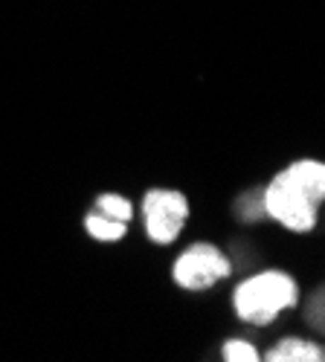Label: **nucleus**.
I'll return each instance as SVG.
<instances>
[{"label": "nucleus", "mask_w": 325, "mask_h": 362, "mask_svg": "<svg viewBox=\"0 0 325 362\" xmlns=\"http://www.w3.org/2000/svg\"><path fill=\"white\" fill-rule=\"evenodd\" d=\"M300 301V284L282 269H261L232 290V310L253 327L273 325Z\"/></svg>", "instance_id": "obj_1"}, {"label": "nucleus", "mask_w": 325, "mask_h": 362, "mask_svg": "<svg viewBox=\"0 0 325 362\" xmlns=\"http://www.w3.org/2000/svg\"><path fill=\"white\" fill-rule=\"evenodd\" d=\"M261 203H264V215L297 235L311 232L319 221V203L285 168L261 189Z\"/></svg>", "instance_id": "obj_2"}, {"label": "nucleus", "mask_w": 325, "mask_h": 362, "mask_svg": "<svg viewBox=\"0 0 325 362\" xmlns=\"http://www.w3.org/2000/svg\"><path fill=\"white\" fill-rule=\"evenodd\" d=\"M145 232L157 247H169L181 238L189 221V200L177 189H152L142 197Z\"/></svg>", "instance_id": "obj_3"}, {"label": "nucleus", "mask_w": 325, "mask_h": 362, "mask_svg": "<svg viewBox=\"0 0 325 362\" xmlns=\"http://www.w3.org/2000/svg\"><path fill=\"white\" fill-rule=\"evenodd\" d=\"M229 276L232 261L215 244H206V240H198L189 250H183L171 269V279L183 290H206Z\"/></svg>", "instance_id": "obj_4"}, {"label": "nucleus", "mask_w": 325, "mask_h": 362, "mask_svg": "<svg viewBox=\"0 0 325 362\" xmlns=\"http://www.w3.org/2000/svg\"><path fill=\"white\" fill-rule=\"evenodd\" d=\"M268 362H325V345L305 339V337H285L268 354H261Z\"/></svg>", "instance_id": "obj_5"}, {"label": "nucleus", "mask_w": 325, "mask_h": 362, "mask_svg": "<svg viewBox=\"0 0 325 362\" xmlns=\"http://www.w3.org/2000/svg\"><path fill=\"white\" fill-rule=\"evenodd\" d=\"M285 171L297 180V183L322 206L325 203V163L322 160H297V163H290L285 165Z\"/></svg>", "instance_id": "obj_6"}, {"label": "nucleus", "mask_w": 325, "mask_h": 362, "mask_svg": "<svg viewBox=\"0 0 325 362\" xmlns=\"http://www.w3.org/2000/svg\"><path fill=\"white\" fill-rule=\"evenodd\" d=\"M84 229H87V235H91V238L102 240V244H113V240H122V238H125L128 223L110 221V218H105V215H99V212H91V215L84 218Z\"/></svg>", "instance_id": "obj_7"}, {"label": "nucleus", "mask_w": 325, "mask_h": 362, "mask_svg": "<svg viewBox=\"0 0 325 362\" xmlns=\"http://www.w3.org/2000/svg\"><path fill=\"white\" fill-rule=\"evenodd\" d=\"M93 212H99V215H105V218H110V221L128 223V221L134 218V203H131L128 197H122V194L108 192V194H99V197H96V209H93Z\"/></svg>", "instance_id": "obj_8"}, {"label": "nucleus", "mask_w": 325, "mask_h": 362, "mask_svg": "<svg viewBox=\"0 0 325 362\" xmlns=\"http://www.w3.org/2000/svg\"><path fill=\"white\" fill-rule=\"evenodd\" d=\"M221 356L227 362H258L261 359L258 348L247 339H227L224 348H221Z\"/></svg>", "instance_id": "obj_9"}, {"label": "nucleus", "mask_w": 325, "mask_h": 362, "mask_svg": "<svg viewBox=\"0 0 325 362\" xmlns=\"http://www.w3.org/2000/svg\"><path fill=\"white\" fill-rule=\"evenodd\" d=\"M305 322L314 334L325 337V287H319L305 305Z\"/></svg>", "instance_id": "obj_10"}, {"label": "nucleus", "mask_w": 325, "mask_h": 362, "mask_svg": "<svg viewBox=\"0 0 325 362\" xmlns=\"http://www.w3.org/2000/svg\"><path fill=\"white\" fill-rule=\"evenodd\" d=\"M239 215L244 221H258L264 215V203H261V192H247L239 200Z\"/></svg>", "instance_id": "obj_11"}]
</instances>
